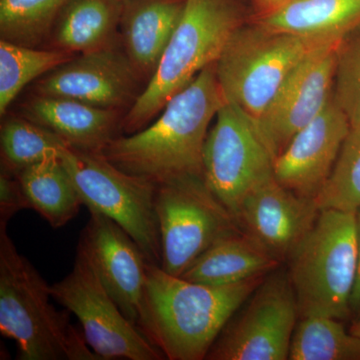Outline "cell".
I'll return each mask as SVG.
<instances>
[{
  "mask_svg": "<svg viewBox=\"0 0 360 360\" xmlns=\"http://www.w3.org/2000/svg\"><path fill=\"white\" fill-rule=\"evenodd\" d=\"M30 208L18 177L1 169L0 174V222L6 224L20 210Z\"/></svg>",
  "mask_w": 360,
  "mask_h": 360,
  "instance_id": "f1b7e54d",
  "label": "cell"
},
{
  "mask_svg": "<svg viewBox=\"0 0 360 360\" xmlns=\"http://www.w3.org/2000/svg\"><path fill=\"white\" fill-rule=\"evenodd\" d=\"M124 0H70L59 13L49 49L82 54L118 44Z\"/></svg>",
  "mask_w": 360,
  "mask_h": 360,
  "instance_id": "d6986e66",
  "label": "cell"
},
{
  "mask_svg": "<svg viewBox=\"0 0 360 360\" xmlns=\"http://www.w3.org/2000/svg\"><path fill=\"white\" fill-rule=\"evenodd\" d=\"M51 285L21 255L0 222V331L18 345L20 360H101L56 309Z\"/></svg>",
  "mask_w": 360,
  "mask_h": 360,
  "instance_id": "3957f363",
  "label": "cell"
},
{
  "mask_svg": "<svg viewBox=\"0 0 360 360\" xmlns=\"http://www.w3.org/2000/svg\"><path fill=\"white\" fill-rule=\"evenodd\" d=\"M156 214L161 269L174 276H181L215 241L241 231L203 176L196 175L158 184Z\"/></svg>",
  "mask_w": 360,
  "mask_h": 360,
  "instance_id": "ba28073f",
  "label": "cell"
},
{
  "mask_svg": "<svg viewBox=\"0 0 360 360\" xmlns=\"http://www.w3.org/2000/svg\"><path fill=\"white\" fill-rule=\"evenodd\" d=\"M262 4H264V6H269L270 8H274L279 4H283L285 0H259Z\"/></svg>",
  "mask_w": 360,
  "mask_h": 360,
  "instance_id": "4dcf8cb0",
  "label": "cell"
},
{
  "mask_svg": "<svg viewBox=\"0 0 360 360\" xmlns=\"http://www.w3.org/2000/svg\"><path fill=\"white\" fill-rule=\"evenodd\" d=\"M51 290L53 300L77 317L85 341L101 360L167 359L125 316L82 250L72 270Z\"/></svg>",
  "mask_w": 360,
  "mask_h": 360,
  "instance_id": "9c48e42d",
  "label": "cell"
},
{
  "mask_svg": "<svg viewBox=\"0 0 360 360\" xmlns=\"http://www.w3.org/2000/svg\"><path fill=\"white\" fill-rule=\"evenodd\" d=\"M350 333L360 338V316L357 317L356 321L354 322V326L350 328Z\"/></svg>",
  "mask_w": 360,
  "mask_h": 360,
  "instance_id": "1f68e13d",
  "label": "cell"
},
{
  "mask_svg": "<svg viewBox=\"0 0 360 360\" xmlns=\"http://www.w3.org/2000/svg\"><path fill=\"white\" fill-rule=\"evenodd\" d=\"M226 103L217 68L207 66L143 129L112 139L101 155L116 167L155 184L203 176V150L213 118Z\"/></svg>",
  "mask_w": 360,
  "mask_h": 360,
  "instance_id": "6da1fadb",
  "label": "cell"
},
{
  "mask_svg": "<svg viewBox=\"0 0 360 360\" xmlns=\"http://www.w3.org/2000/svg\"><path fill=\"white\" fill-rule=\"evenodd\" d=\"M319 212L315 200L293 193L274 175L246 196L236 221L271 257L283 262L309 233Z\"/></svg>",
  "mask_w": 360,
  "mask_h": 360,
  "instance_id": "9a60e30c",
  "label": "cell"
},
{
  "mask_svg": "<svg viewBox=\"0 0 360 360\" xmlns=\"http://www.w3.org/2000/svg\"><path fill=\"white\" fill-rule=\"evenodd\" d=\"M357 221V264L354 290L350 296V311L352 315L360 316V210L356 212Z\"/></svg>",
  "mask_w": 360,
  "mask_h": 360,
  "instance_id": "f546056e",
  "label": "cell"
},
{
  "mask_svg": "<svg viewBox=\"0 0 360 360\" xmlns=\"http://www.w3.org/2000/svg\"><path fill=\"white\" fill-rule=\"evenodd\" d=\"M288 359L360 360V338L333 317H302L296 324Z\"/></svg>",
  "mask_w": 360,
  "mask_h": 360,
  "instance_id": "d4e9b609",
  "label": "cell"
},
{
  "mask_svg": "<svg viewBox=\"0 0 360 360\" xmlns=\"http://www.w3.org/2000/svg\"><path fill=\"white\" fill-rule=\"evenodd\" d=\"M281 264L255 239L238 231L215 241L180 277L193 283L227 285L267 276Z\"/></svg>",
  "mask_w": 360,
  "mask_h": 360,
  "instance_id": "ffe728a7",
  "label": "cell"
},
{
  "mask_svg": "<svg viewBox=\"0 0 360 360\" xmlns=\"http://www.w3.org/2000/svg\"><path fill=\"white\" fill-rule=\"evenodd\" d=\"M265 276L212 285L172 276L148 264L139 328L167 359H205L227 322Z\"/></svg>",
  "mask_w": 360,
  "mask_h": 360,
  "instance_id": "7a4b0ae2",
  "label": "cell"
},
{
  "mask_svg": "<svg viewBox=\"0 0 360 360\" xmlns=\"http://www.w3.org/2000/svg\"><path fill=\"white\" fill-rule=\"evenodd\" d=\"M186 0H124L120 39L141 80L150 79L179 25Z\"/></svg>",
  "mask_w": 360,
  "mask_h": 360,
  "instance_id": "ac0fdd59",
  "label": "cell"
},
{
  "mask_svg": "<svg viewBox=\"0 0 360 360\" xmlns=\"http://www.w3.org/2000/svg\"><path fill=\"white\" fill-rule=\"evenodd\" d=\"M70 0H0V37L39 47L49 41L54 23Z\"/></svg>",
  "mask_w": 360,
  "mask_h": 360,
  "instance_id": "484cf974",
  "label": "cell"
},
{
  "mask_svg": "<svg viewBox=\"0 0 360 360\" xmlns=\"http://www.w3.org/2000/svg\"><path fill=\"white\" fill-rule=\"evenodd\" d=\"M343 39L329 42L305 58L284 82L262 117L253 123L274 160L333 96L338 52Z\"/></svg>",
  "mask_w": 360,
  "mask_h": 360,
  "instance_id": "7c38bea8",
  "label": "cell"
},
{
  "mask_svg": "<svg viewBox=\"0 0 360 360\" xmlns=\"http://www.w3.org/2000/svg\"><path fill=\"white\" fill-rule=\"evenodd\" d=\"M319 210H360V129H352L328 181L315 198Z\"/></svg>",
  "mask_w": 360,
  "mask_h": 360,
  "instance_id": "4316f807",
  "label": "cell"
},
{
  "mask_svg": "<svg viewBox=\"0 0 360 360\" xmlns=\"http://www.w3.org/2000/svg\"><path fill=\"white\" fill-rule=\"evenodd\" d=\"M60 160L84 205L120 224L149 264L161 266L158 184L123 172L101 153L68 148Z\"/></svg>",
  "mask_w": 360,
  "mask_h": 360,
  "instance_id": "52a82bcc",
  "label": "cell"
},
{
  "mask_svg": "<svg viewBox=\"0 0 360 360\" xmlns=\"http://www.w3.org/2000/svg\"><path fill=\"white\" fill-rule=\"evenodd\" d=\"M336 103L348 118L352 129H360V32L342 40L335 71Z\"/></svg>",
  "mask_w": 360,
  "mask_h": 360,
  "instance_id": "83f0119b",
  "label": "cell"
},
{
  "mask_svg": "<svg viewBox=\"0 0 360 360\" xmlns=\"http://www.w3.org/2000/svg\"><path fill=\"white\" fill-rule=\"evenodd\" d=\"M350 129L347 115L331 96L323 110L274 160L277 181L298 195L315 200L330 176Z\"/></svg>",
  "mask_w": 360,
  "mask_h": 360,
  "instance_id": "2e32d148",
  "label": "cell"
},
{
  "mask_svg": "<svg viewBox=\"0 0 360 360\" xmlns=\"http://www.w3.org/2000/svg\"><path fill=\"white\" fill-rule=\"evenodd\" d=\"M30 208L53 229L65 226L84 205L60 158H49L25 168L20 174Z\"/></svg>",
  "mask_w": 360,
  "mask_h": 360,
  "instance_id": "7402d4cb",
  "label": "cell"
},
{
  "mask_svg": "<svg viewBox=\"0 0 360 360\" xmlns=\"http://www.w3.org/2000/svg\"><path fill=\"white\" fill-rule=\"evenodd\" d=\"M274 161L253 122L225 103L206 137L203 179L234 219L246 196L274 176Z\"/></svg>",
  "mask_w": 360,
  "mask_h": 360,
  "instance_id": "8fae6325",
  "label": "cell"
},
{
  "mask_svg": "<svg viewBox=\"0 0 360 360\" xmlns=\"http://www.w3.org/2000/svg\"><path fill=\"white\" fill-rule=\"evenodd\" d=\"M257 25L303 37L345 39L360 26V0H285Z\"/></svg>",
  "mask_w": 360,
  "mask_h": 360,
  "instance_id": "44dd1931",
  "label": "cell"
},
{
  "mask_svg": "<svg viewBox=\"0 0 360 360\" xmlns=\"http://www.w3.org/2000/svg\"><path fill=\"white\" fill-rule=\"evenodd\" d=\"M141 82L125 52L116 45L73 56L37 79L32 94L65 97L123 112L129 110L141 94Z\"/></svg>",
  "mask_w": 360,
  "mask_h": 360,
  "instance_id": "4fadbf2b",
  "label": "cell"
},
{
  "mask_svg": "<svg viewBox=\"0 0 360 360\" xmlns=\"http://www.w3.org/2000/svg\"><path fill=\"white\" fill-rule=\"evenodd\" d=\"M73 56L75 54L59 49H39L0 39V115H6L26 85Z\"/></svg>",
  "mask_w": 360,
  "mask_h": 360,
  "instance_id": "603a6c76",
  "label": "cell"
},
{
  "mask_svg": "<svg viewBox=\"0 0 360 360\" xmlns=\"http://www.w3.org/2000/svg\"><path fill=\"white\" fill-rule=\"evenodd\" d=\"M122 111L105 110L65 97L32 94L21 116L51 130L71 148L101 153L122 129Z\"/></svg>",
  "mask_w": 360,
  "mask_h": 360,
  "instance_id": "e0dca14e",
  "label": "cell"
},
{
  "mask_svg": "<svg viewBox=\"0 0 360 360\" xmlns=\"http://www.w3.org/2000/svg\"><path fill=\"white\" fill-rule=\"evenodd\" d=\"M248 300L227 322L205 359H288L300 319L288 272L279 267L270 272Z\"/></svg>",
  "mask_w": 360,
  "mask_h": 360,
  "instance_id": "30bf717a",
  "label": "cell"
},
{
  "mask_svg": "<svg viewBox=\"0 0 360 360\" xmlns=\"http://www.w3.org/2000/svg\"><path fill=\"white\" fill-rule=\"evenodd\" d=\"M340 39L274 32L259 25L240 26L215 63L225 101L257 122L305 58Z\"/></svg>",
  "mask_w": 360,
  "mask_h": 360,
  "instance_id": "8992f818",
  "label": "cell"
},
{
  "mask_svg": "<svg viewBox=\"0 0 360 360\" xmlns=\"http://www.w3.org/2000/svg\"><path fill=\"white\" fill-rule=\"evenodd\" d=\"M0 146L1 169L14 175L41 161L60 158L70 148L58 134L23 116H11L4 120L0 130Z\"/></svg>",
  "mask_w": 360,
  "mask_h": 360,
  "instance_id": "cb8c5ba5",
  "label": "cell"
},
{
  "mask_svg": "<svg viewBox=\"0 0 360 360\" xmlns=\"http://www.w3.org/2000/svg\"><path fill=\"white\" fill-rule=\"evenodd\" d=\"M239 27L240 15L231 0H186L155 75L123 116L122 131L132 134L150 124L175 94L217 63Z\"/></svg>",
  "mask_w": 360,
  "mask_h": 360,
  "instance_id": "277c9868",
  "label": "cell"
},
{
  "mask_svg": "<svg viewBox=\"0 0 360 360\" xmlns=\"http://www.w3.org/2000/svg\"><path fill=\"white\" fill-rule=\"evenodd\" d=\"M89 212L77 250L89 258L104 288L125 316L139 328L149 262L120 224L103 213Z\"/></svg>",
  "mask_w": 360,
  "mask_h": 360,
  "instance_id": "5bb4252c",
  "label": "cell"
},
{
  "mask_svg": "<svg viewBox=\"0 0 360 360\" xmlns=\"http://www.w3.org/2000/svg\"><path fill=\"white\" fill-rule=\"evenodd\" d=\"M286 262L300 319L319 315L347 319L356 274V212L321 210Z\"/></svg>",
  "mask_w": 360,
  "mask_h": 360,
  "instance_id": "5b68a950",
  "label": "cell"
}]
</instances>
